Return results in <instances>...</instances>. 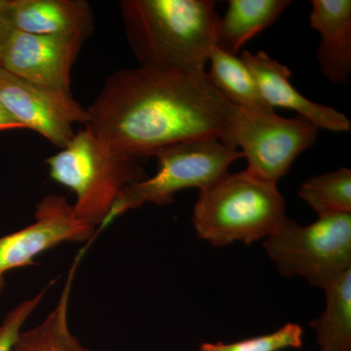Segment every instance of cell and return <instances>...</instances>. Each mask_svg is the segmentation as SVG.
Wrapping results in <instances>:
<instances>
[{"label": "cell", "mask_w": 351, "mask_h": 351, "mask_svg": "<svg viewBox=\"0 0 351 351\" xmlns=\"http://www.w3.org/2000/svg\"><path fill=\"white\" fill-rule=\"evenodd\" d=\"M154 156L158 161L156 174L126 186L99 230L145 203L167 205L174 202L175 193L182 189L195 188L200 191L210 188L228 174L234 161L243 157L239 149L215 137L178 143Z\"/></svg>", "instance_id": "obj_5"}, {"label": "cell", "mask_w": 351, "mask_h": 351, "mask_svg": "<svg viewBox=\"0 0 351 351\" xmlns=\"http://www.w3.org/2000/svg\"><path fill=\"white\" fill-rule=\"evenodd\" d=\"M85 40L80 36H38L12 29L0 55V68L71 94V69Z\"/></svg>", "instance_id": "obj_10"}, {"label": "cell", "mask_w": 351, "mask_h": 351, "mask_svg": "<svg viewBox=\"0 0 351 351\" xmlns=\"http://www.w3.org/2000/svg\"><path fill=\"white\" fill-rule=\"evenodd\" d=\"M277 184L246 170L225 176L198 195L193 223L198 237L217 247L251 244L276 232L285 219Z\"/></svg>", "instance_id": "obj_3"}, {"label": "cell", "mask_w": 351, "mask_h": 351, "mask_svg": "<svg viewBox=\"0 0 351 351\" xmlns=\"http://www.w3.org/2000/svg\"><path fill=\"white\" fill-rule=\"evenodd\" d=\"M245 64L250 69L257 82L263 100L270 108H283L295 110L317 129L348 132L350 120L336 108L320 105L302 96L290 82V69L269 57L263 51L251 53L244 51L241 55Z\"/></svg>", "instance_id": "obj_11"}, {"label": "cell", "mask_w": 351, "mask_h": 351, "mask_svg": "<svg viewBox=\"0 0 351 351\" xmlns=\"http://www.w3.org/2000/svg\"><path fill=\"white\" fill-rule=\"evenodd\" d=\"M48 286L38 293L36 297L21 302L7 314L3 322L0 325V351H12L14 346L22 332L21 330H22L23 325L43 301Z\"/></svg>", "instance_id": "obj_20"}, {"label": "cell", "mask_w": 351, "mask_h": 351, "mask_svg": "<svg viewBox=\"0 0 351 351\" xmlns=\"http://www.w3.org/2000/svg\"><path fill=\"white\" fill-rule=\"evenodd\" d=\"M291 4V0H230L219 19L217 46L237 55L247 41L274 25Z\"/></svg>", "instance_id": "obj_14"}, {"label": "cell", "mask_w": 351, "mask_h": 351, "mask_svg": "<svg viewBox=\"0 0 351 351\" xmlns=\"http://www.w3.org/2000/svg\"><path fill=\"white\" fill-rule=\"evenodd\" d=\"M6 16L12 29L38 36L87 39L94 31L91 6L83 0H11Z\"/></svg>", "instance_id": "obj_12"}, {"label": "cell", "mask_w": 351, "mask_h": 351, "mask_svg": "<svg viewBox=\"0 0 351 351\" xmlns=\"http://www.w3.org/2000/svg\"><path fill=\"white\" fill-rule=\"evenodd\" d=\"M235 108L206 71L138 66L108 76L86 126L110 154L141 161L178 143L221 138Z\"/></svg>", "instance_id": "obj_1"}, {"label": "cell", "mask_w": 351, "mask_h": 351, "mask_svg": "<svg viewBox=\"0 0 351 351\" xmlns=\"http://www.w3.org/2000/svg\"><path fill=\"white\" fill-rule=\"evenodd\" d=\"M317 135L318 129L301 115L285 119L274 110L253 112L237 107L219 140L241 152L247 172L277 184Z\"/></svg>", "instance_id": "obj_7"}, {"label": "cell", "mask_w": 351, "mask_h": 351, "mask_svg": "<svg viewBox=\"0 0 351 351\" xmlns=\"http://www.w3.org/2000/svg\"><path fill=\"white\" fill-rule=\"evenodd\" d=\"M309 24L319 32L316 57L321 73L335 84H346L351 71L350 0H313Z\"/></svg>", "instance_id": "obj_13"}, {"label": "cell", "mask_w": 351, "mask_h": 351, "mask_svg": "<svg viewBox=\"0 0 351 351\" xmlns=\"http://www.w3.org/2000/svg\"><path fill=\"white\" fill-rule=\"evenodd\" d=\"M0 103L24 127L62 149L75 137L73 125H87L89 113L73 94L36 84L0 68Z\"/></svg>", "instance_id": "obj_8"}, {"label": "cell", "mask_w": 351, "mask_h": 351, "mask_svg": "<svg viewBox=\"0 0 351 351\" xmlns=\"http://www.w3.org/2000/svg\"><path fill=\"white\" fill-rule=\"evenodd\" d=\"M45 163L51 179L75 193V216L96 228L126 186L147 178L140 161L110 154L88 126Z\"/></svg>", "instance_id": "obj_4"}, {"label": "cell", "mask_w": 351, "mask_h": 351, "mask_svg": "<svg viewBox=\"0 0 351 351\" xmlns=\"http://www.w3.org/2000/svg\"><path fill=\"white\" fill-rule=\"evenodd\" d=\"M126 38L141 66L205 73L218 41L214 0H122Z\"/></svg>", "instance_id": "obj_2"}, {"label": "cell", "mask_w": 351, "mask_h": 351, "mask_svg": "<svg viewBox=\"0 0 351 351\" xmlns=\"http://www.w3.org/2000/svg\"><path fill=\"white\" fill-rule=\"evenodd\" d=\"M302 337L304 330L300 325L288 323L271 334L237 343H202L199 351H279L299 348L302 346Z\"/></svg>", "instance_id": "obj_19"}, {"label": "cell", "mask_w": 351, "mask_h": 351, "mask_svg": "<svg viewBox=\"0 0 351 351\" xmlns=\"http://www.w3.org/2000/svg\"><path fill=\"white\" fill-rule=\"evenodd\" d=\"M34 223L0 237V294L10 270L27 267L44 252L66 242H82L96 234L97 228L75 216L64 196L50 195L36 205Z\"/></svg>", "instance_id": "obj_9"}, {"label": "cell", "mask_w": 351, "mask_h": 351, "mask_svg": "<svg viewBox=\"0 0 351 351\" xmlns=\"http://www.w3.org/2000/svg\"><path fill=\"white\" fill-rule=\"evenodd\" d=\"M208 62V80L233 105L253 112L274 110L263 100L255 78L241 57L215 46Z\"/></svg>", "instance_id": "obj_15"}, {"label": "cell", "mask_w": 351, "mask_h": 351, "mask_svg": "<svg viewBox=\"0 0 351 351\" xmlns=\"http://www.w3.org/2000/svg\"><path fill=\"white\" fill-rule=\"evenodd\" d=\"M299 196L318 217L351 213V170L341 167L309 178L302 184Z\"/></svg>", "instance_id": "obj_18"}, {"label": "cell", "mask_w": 351, "mask_h": 351, "mask_svg": "<svg viewBox=\"0 0 351 351\" xmlns=\"http://www.w3.org/2000/svg\"><path fill=\"white\" fill-rule=\"evenodd\" d=\"M82 252L76 257L69 269L66 285L54 311L40 325L21 332L12 351H91L80 345L69 327V304L75 269Z\"/></svg>", "instance_id": "obj_17"}, {"label": "cell", "mask_w": 351, "mask_h": 351, "mask_svg": "<svg viewBox=\"0 0 351 351\" xmlns=\"http://www.w3.org/2000/svg\"><path fill=\"white\" fill-rule=\"evenodd\" d=\"M11 32H12V27L7 19L6 14H0V55Z\"/></svg>", "instance_id": "obj_22"}, {"label": "cell", "mask_w": 351, "mask_h": 351, "mask_svg": "<svg viewBox=\"0 0 351 351\" xmlns=\"http://www.w3.org/2000/svg\"><path fill=\"white\" fill-rule=\"evenodd\" d=\"M10 4L11 0H0V14H7Z\"/></svg>", "instance_id": "obj_23"}, {"label": "cell", "mask_w": 351, "mask_h": 351, "mask_svg": "<svg viewBox=\"0 0 351 351\" xmlns=\"http://www.w3.org/2000/svg\"><path fill=\"white\" fill-rule=\"evenodd\" d=\"M263 248L282 276H301L324 290L351 269V213L319 217L309 226L285 218Z\"/></svg>", "instance_id": "obj_6"}, {"label": "cell", "mask_w": 351, "mask_h": 351, "mask_svg": "<svg viewBox=\"0 0 351 351\" xmlns=\"http://www.w3.org/2000/svg\"><path fill=\"white\" fill-rule=\"evenodd\" d=\"M17 129L18 130L24 129V127L7 112L5 108L0 103V131L17 130Z\"/></svg>", "instance_id": "obj_21"}, {"label": "cell", "mask_w": 351, "mask_h": 351, "mask_svg": "<svg viewBox=\"0 0 351 351\" xmlns=\"http://www.w3.org/2000/svg\"><path fill=\"white\" fill-rule=\"evenodd\" d=\"M326 308L311 321L320 351H351V269L326 288Z\"/></svg>", "instance_id": "obj_16"}]
</instances>
